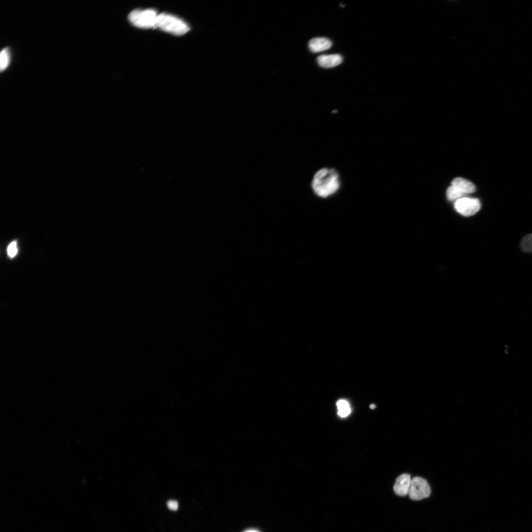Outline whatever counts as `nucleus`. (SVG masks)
Instances as JSON below:
<instances>
[{
	"label": "nucleus",
	"instance_id": "nucleus-1",
	"mask_svg": "<svg viewBox=\"0 0 532 532\" xmlns=\"http://www.w3.org/2000/svg\"><path fill=\"white\" fill-rule=\"evenodd\" d=\"M340 184L339 175L333 168H323L314 174L311 187L319 197L327 198L336 193Z\"/></svg>",
	"mask_w": 532,
	"mask_h": 532
},
{
	"label": "nucleus",
	"instance_id": "nucleus-2",
	"mask_svg": "<svg viewBox=\"0 0 532 532\" xmlns=\"http://www.w3.org/2000/svg\"><path fill=\"white\" fill-rule=\"evenodd\" d=\"M156 28L178 35H183L190 30L189 26L182 20L165 13L158 15Z\"/></svg>",
	"mask_w": 532,
	"mask_h": 532
},
{
	"label": "nucleus",
	"instance_id": "nucleus-3",
	"mask_svg": "<svg viewBox=\"0 0 532 532\" xmlns=\"http://www.w3.org/2000/svg\"><path fill=\"white\" fill-rule=\"evenodd\" d=\"M158 15L153 9H135L130 13L128 18L131 23L137 27L155 28Z\"/></svg>",
	"mask_w": 532,
	"mask_h": 532
},
{
	"label": "nucleus",
	"instance_id": "nucleus-4",
	"mask_svg": "<svg viewBox=\"0 0 532 532\" xmlns=\"http://www.w3.org/2000/svg\"><path fill=\"white\" fill-rule=\"evenodd\" d=\"M431 492L430 487L425 479L418 476L411 479L408 492L409 498L411 499L419 500L428 498Z\"/></svg>",
	"mask_w": 532,
	"mask_h": 532
},
{
	"label": "nucleus",
	"instance_id": "nucleus-5",
	"mask_svg": "<svg viewBox=\"0 0 532 532\" xmlns=\"http://www.w3.org/2000/svg\"><path fill=\"white\" fill-rule=\"evenodd\" d=\"M481 203L476 198H462L456 200L454 207L458 212L465 216H472L480 209Z\"/></svg>",
	"mask_w": 532,
	"mask_h": 532
},
{
	"label": "nucleus",
	"instance_id": "nucleus-6",
	"mask_svg": "<svg viewBox=\"0 0 532 532\" xmlns=\"http://www.w3.org/2000/svg\"><path fill=\"white\" fill-rule=\"evenodd\" d=\"M411 481V477L409 474L403 473L399 476L393 487L395 494L399 496H405L408 494Z\"/></svg>",
	"mask_w": 532,
	"mask_h": 532
},
{
	"label": "nucleus",
	"instance_id": "nucleus-7",
	"mask_svg": "<svg viewBox=\"0 0 532 532\" xmlns=\"http://www.w3.org/2000/svg\"><path fill=\"white\" fill-rule=\"evenodd\" d=\"M453 186L462 198L464 196L471 194L475 191L474 185L469 181L461 177H457L451 182Z\"/></svg>",
	"mask_w": 532,
	"mask_h": 532
},
{
	"label": "nucleus",
	"instance_id": "nucleus-8",
	"mask_svg": "<svg viewBox=\"0 0 532 532\" xmlns=\"http://www.w3.org/2000/svg\"><path fill=\"white\" fill-rule=\"evenodd\" d=\"M343 60L339 54L322 55L318 57L317 61L318 65L324 68H330L340 64Z\"/></svg>",
	"mask_w": 532,
	"mask_h": 532
},
{
	"label": "nucleus",
	"instance_id": "nucleus-9",
	"mask_svg": "<svg viewBox=\"0 0 532 532\" xmlns=\"http://www.w3.org/2000/svg\"><path fill=\"white\" fill-rule=\"evenodd\" d=\"M332 41L326 37H315L310 39L308 47L310 51L317 53L327 50L332 46Z\"/></svg>",
	"mask_w": 532,
	"mask_h": 532
},
{
	"label": "nucleus",
	"instance_id": "nucleus-10",
	"mask_svg": "<svg viewBox=\"0 0 532 532\" xmlns=\"http://www.w3.org/2000/svg\"><path fill=\"white\" fill-rule=\"evenodd\" d=\"M10 62V53L7 47L3 48L0 54V71L4 70L9 66Z\"/></svg>",
	"mask_w": 532,
	"mask_h": 532
},
{
	"label": "nucleus",
	"instance_id": "nucleus-11",
	"mask_svg": "<svg viewBox=\"0 0 532 532\" xmlns=\"http://www.w3.org/2000/svg\"><path fill=\"white\" fill-rule=\"evenodd\" d=\"M338 415L341 417H347L351 412V408L348 402L344 399H340L337 403Z\"/></svg>",
	"mask_w": 532,
	"mask_h": 532
},
{
	"label": "nucleus",
	"instance_id": "nucleus-12",
	"mask_svg": "<svg viewBox=\"0 0 532 532\" xmlns=\"http://www.w3.org/2000/svg\"><path fill=\"white\" fill-rule=\"evenodd\" d=\"M520 247L525 252H532V233L528 234L523 237Z\"/></svg>",
	"mask_w": 532,
	"mask_h": 532
},
{
	"label": "nucleus",
	"instance_id": "nucleus-13",
	"mask_svg": "<svg viewBox=\"0 0 532 532\" xmlns=\"http://www.w3.org/2000/svg\"><path fill=\"white\" fill-rule=\"evenodd\" d=\"M18 252L17 243L15 241L10 243L7 247V254L9 257L13 258Z\"/></svg>",
	"mask_w": 532,
	"mask_h": 532
},
{
	"label": "nucleus",
	"instance_id": "nucleus-14",
	"mask_svg": "<svg viewBox=\"0 0 532 532\" xmlns=\"http://www.w3.org/2000/svg\"><path fill=\"white\" fill-rule=\"evenodd\" d=\"M167 506L169 509L174 511L177 509L178 503L176 500H170L167 502Z\"/></svg>",
	"mask_w": 532,
	"mask_h": 532
},
{
	"label": "nucleus",
	"instance_id": "nucleus-15",
	"mask_svg": "<svg viewBox=\"0 0 532 532\" xmlns=\"http://www.w3.org/2000/svg\"><path fill=\"white\" fill-rule=\"evenodd\" d=\"M375 407H376L375 405L374 404H370V406H369L370 408L371 409H374L375 408Z\"/></svg>",
	"mask_w": 532,
	"mask_h": 532
},
{
	"label": "nucleus",
	"instance_id": "nucleus-16",
	"mask_svg": "<svg viewBox=\"0 0 532 532\" xmlns=\"http://www.w3.org/2000/svg\"><path fill=\"white\" fill-rule=\"evenodd\" d=\"M246 532H257L256 531L251 530V531H247Z\"/></svg>",
	"mask_w": 532,
	"mask_h": 532
}]
</instances>
